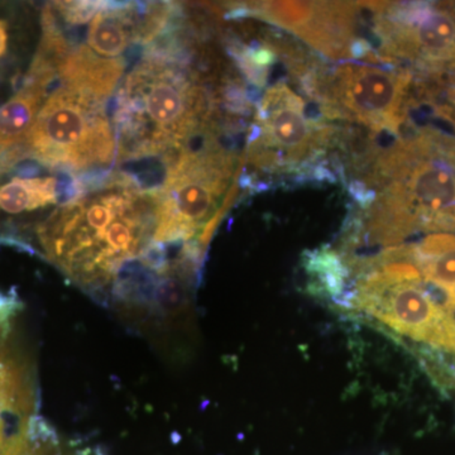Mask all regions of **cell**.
<instances>
[{"label":"cell","mask_w":455,"mask_h":455,"mask_svg":"<svg viewBox=\"0 0 455 455\" xmlns=\"http://www.w3.org/2000/svg\"><path fill=\"white\" fill-rule=\"evenodd\" d=\"M181 13L142 50L116 92L113 128L116 164L160 158L163 164L208 134L221 132L220 110L227 101L243 112L241 90L218 95L204 77L197 42Z\"/></svg>","instance_id":"cell-1"},{"label":"cell","mask_w":455,"mask_h":455,"mask_svg":"<svg viewBox=\"0 0 455 455\" xmlns=\"http://www.w3.org/2000/svg\"><path fill=\"white\" fill-rule=\"evenodd\" d=\"M157 206L124 171L74 178L73 191L38 227L47 259L92 295H112L119 278L155 245Z\"/></svg>","instance_id":"cell-2"},{"label":"cell","mask_w":455,"mask_h":455,"mask_svg":"<svg viewBox=\"0 0 455 455\" xmlns=\"http://www.w3.org/2000/svg\"><path fill=\"white\" fill-rule=\"evenodd\" d=\"M363 179L350 191L363 211L346 243L392 248L418 235L455 233V136L418 127L386 148L368 146L359 157Z\"/></svg>","instance_id":"cell-3"},{"label":"cell","mask_w":455,"mask_h":455,"mask_svg":"<svg viewBox=\"0 0 455 455\" xmlns=\"http://www.w3.org/2000/svg\"><path fill=\"white\" fill-rule=\"evenodd\" d=\"M212 133L164 164L160 187L154 188L157 206L155 244L205 251L212 233L236 194L242 157L221 145Z\"/></svg>","instance_id":"cell-4"},{"label":"cell","mask_w":455,"mask_h":455,"mask_svg":"<svg viewBox=\"0 0 455 455\" xmlns=\"http://www.w3.org/2000/svg\"><path fill=\"white\" fill-rule=\"evenodd\" d=\"M108 104L86 90L59 83L25 139L9 152L18 164L32 158L71 178L108 169L116 157Z\"/></svg>","instance_id":"cell-5"},{"label":"cell","mask_w":455,"mask_h":455,"mask_svg":"<svg viewBox=\"0 0 455 455\" xmlns=\"http://www.w3.org/2000/svg\"><path fill=\"white\" fill-rule=\"evenodd\" d=\"M355 289L344 307L363 311L395 333L455 355V315L405 260H359Z\"/></svg>","instance_id":"cell-6"},{"label":"cell","mask_w":455,"mask_h":455,"mask_svg":"<svg viewBox=\"0 0 455 455\" xmlns=\"http://www.w3.org/2000/svg\"><path fill=\"white\" fill-rule=\"evenodd\" d=\"M363 4L372 11L379 59L435 79L455 75V5L419 2Z\"/></svg>","instance_id":"cell-7"},{"label":"cell","mask_w":455,"mask_h":455,"mask_svg":"<svg viewBox=\"0 0 455 455\" xmlns=\"http://www.w3.org/2000/svg\"><path fill=\"white\" fill-rule=\"evenodd\" d=\"M333 137V128L314 122L304 99L286 83L278 82L257 104L242 166L259 172H293L324 154Z\"/></svg>","instance_id":"cell-8"},{"label":"cell","mask_w":455,"mask_h":455,"mask_svg":"<svg viewBox=\"0 0 455 455\" xmlns=\"http://www.w3.org/2000/svg\"><path fill=\"white\" fill-rule=\"evenodd\" d=\"M412 76L403 68L348 62L311 77L307 88L329 118L340 116L373 133L397 137L405 125Z\"/></svg>","instance_id":"cell-9"},{"label":"cell","mask_w":455,"mask_h":455,"mask_svg":"<svg viewBox=\"0 0 455 455\" xmlns=\"http://www.w3.org/2000/svg\"><path fill=\"white\" fill-rule=\"evenodd\" d=\"M359 3L254 2L235 5L229 16L253 17L300 37L320 53L346 59L357 37Z\"/></svg>","instance_id":"cell-10"},{"label":"cell","mask_w":455,"mask_h":455,"mask_svg":"<svg viewBox=\"0 0 455 455\" xmlns=\"http://www.w3.org/2000/svg\"><path fill=\"white\" fill-rule=\"evenodd\" d=\"M377 262L405 260L418 269L427 287L438 290V298L455 311V233L429 235L415 243L386 248L374 256Z\"/></svg>","instance_id":"cell-11"},{"label":"cell","mask_w":455,"mask_h":455,"mask_svg":"<svg viewBox=\"0 0 455 455\" xmlns=\"http://www.w3.org/2000/svg\"><path fill=\"white\" fill-rule=\"evenodd\" d=\"M55 82V70L35 57L23 85L0 107V157L25 139Z\"/></svg>","instance_id":"cell-12"},{"label":"cell","mask_w":455,"mask_h":455,"mask_svg":"<svg viewBox=\"0 0 455 455\" xmlns=\"http://www.w3.org/2000/svg\"><path fill=\"white\" fill-rule=\"evenodd\" d=\"M61 193V182L53 176L13 178L0 187V212L17 215L47 208L59 203Z\"/></svg>","instance_id":"cell-13"},{"label":"cell","mask_w":455,"mask_h":455,"mask_svg":"<svg viewBox=\"0 0 455 455\" xmlns=\"http://www.w3.org/2000/svg\"><path fill=\"white\" fill-rule=\"evenodd\" d=\"M0 455H86L64 442L59 433L46 420L38 416H29L9 436Z\"/></svg>","instance_id":"cell-14"},{"label":"cell","mask_w":455,"mask_h":455,"mask_svg":"<svg viewBox=\"0 0 455 455\" xmlns=\"http://www.w3.org/2000/svg\"><path fill=\"white\" fill-rule=\"evenodd\" d=\"M305 269L309 274V289L316 295L329 296L340 305L347 293L349 269L340 254L331 248L307 253Z\"/></svg>","instance_id":"cell-15"},{"label":"cell","mask_w":455,"mask_h":455,"mask_svg":"<svg viewBox=\"0 0 455 455\" xmlns=\"http://www.w3.org/2000/svg\"><path fill=\"white\" fill-rule=\"evenodd\" d=\"M442 92V101L436 106V112L455 127V75L449 76Z\"/></svg>","instance_id":"cell-16"},{"label":"cell","mask_w":455,"mask_h":455,"mask_svg":"<svg viewBox=\"0 0 455 455\" xmlns=\"http://www.w3.org/2000/svg\"><path fill=\"white\" fill-rule=\"evenodd\" d=\"M12 314L4 313L0 314V362L4 361L9 357L7 352V340L9 333V319Z\"/></svg>","instance_id":"cell-17"},{"label":"cell","mask_w":455,"mask_h":455,"mask_svg":"<svg viewBox=\"0 0 455 455\" xmlns=\"http://www.w3.org/2000/svg\"><path fill=\"white\" fill-rule=\"evenodd\" d=\"M7 25L0 20V57L4 55L5 50H7Z\"/></svg>","instance_id":"cell-18"}]
</instances>
